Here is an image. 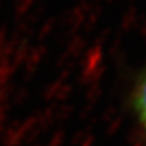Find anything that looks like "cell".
Here are the masks:
<instances>
[{
  "label": "cell",
  "instance_id": "cell-1",
  "mask_svg": "<svg viewBox=\"0 0 146 146\" xmlns=\"http://www.w3.org/2000/svg\"><path fill=\"white\" fill-rule=\"evenodd\" d=\"M131 101L136 118L146 134V70L136 80Z\"/></svg>",
  "mask_w": 146,
  "mask_h": 146
}]
</instances>
